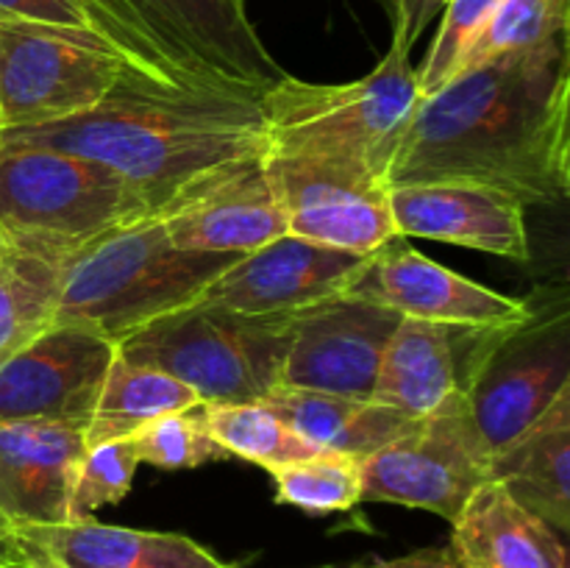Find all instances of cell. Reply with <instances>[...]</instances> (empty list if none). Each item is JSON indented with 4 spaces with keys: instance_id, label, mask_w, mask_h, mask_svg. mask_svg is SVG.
Listing matches in <instances>:
<instances>
[{
    "instance_id": "6da1fadb",
    "label": "cell",
    "mask_w": 570,
    "mask_h": 568,
    "mask_svg": "<svg viewBox=\"0 0 570 568\" xmlns=\"http://www.w3.org/2000/svg\"><path fill=\"white\" fill-rule=\"evenodd\" d=\"M568 33L460 72L410 111L387 184H479L523 206L570 193Z\"/></svg>"
},
{
    "instance_id": "7a4b0ae2",
    "label": "cell",
    "mask_w": 570,
    "mask_h": 568,
    "mask_svg": "<svg viewBox=\"0 0 570 568\" xmlns=\"http://www.w3.org/2000/svg\"><path fill=\"white\" fill-rule=\"evenodd\" d=\"M0 143L89 156L128 178L156 212L209 173L267 154L259 95L187 89L139 72H128L95 109L3 128Z\"/></svg>"
},
{
    "instance_id": "3957f363",
    "label": "cell",
    "mask_w": 570,
    "mask_h": 568,
    "mask_svg": "<svg viewBox=\"0 0 570 568\" xmlns=\"http://www.w3.org/2000/svg\"><path fill=\"white\" fill-rule=\"evenodd\" d=\"M393 39L367 76L348 84H309L287 76L259 95L271 156H332L367 165L387 178L390 159L415 104L412 14H390Z\"/></svg>"
},
{
    "instance_id": "277c9868",
    "label": "cell",
    "mask_w": 570,
    "mask_h": 568,
    "mask_svg": "<svg viewBox=\"0 0 570 568\" xmlns=\"http://www.w3.org/2000/svg\"><path fill=\"white\" fill-rule=\"evenodd\" d=\"M237 256L243 254L176 248L159 215L142 217L67 262L50 326L83 329L117 345L148 323L195 304Z\"/></svg>"
},
{
    "instance_id": "5b68a950",
    "label": "cell",
    "mask_w": 570,
    "mask_h": 568,
    "mask_svg": "<svg viewBox=\"0 0 570 568\" xmlns=\"http://www.w3.org/2000/svg\"><path fill=\"white\" fill-rule=\"evenodd\" d=\"M293 315H248L195 301L128 334L117 356L170 373L200 404H254L282 382Z\"/></svg>"
},
{
    "instance_id": "8992f818",
    "label": "cell",
    "mask_w": 570,
    "mask_h": 568,
    "mask_svg": "<svg viewBox=\"0 0 570 568\" xmlns=\"http://www.w3.org/2000/svg\"><path fill=\"white\" fill-rule=\"evenodd\" d=\"M150 200L111 167L45 145L0 143V232L76 256L142 217Z\"/></svg>"
},
{
    "instance_id": "52a82bcc",
    "label": "cell",
    "mask_w": 570,
    "mask_h": 568,
    "mask_svg": "<svg viewBox=\"0 0 570 568\" xmlns=\"http://www.w3.org/2000/svg\"><path fill=\"white\" fill-rule=\"evenodd\" d=\"M134 72L92 31L0 22V131L95 109Z\"/></svg>"
},
{
    "instance_id": "ba28073f",
    "label": "cell",
    "mask_w": 570,
    "mask_h": 568,
    "mask_svg": "<svg viewBox=\"0 0 570 568\" xmlns=\"http://www.w3.org/2000/svg\"><path fill=\"white\" fill-rule=\"evenodd\" d=\"M570 390V306L566 290L529 298V315L495 334L468 388V407L490 451L532 427Z\"/></svg>"
},
{
    "instance_id": "9c48e42d",
    "label": "cell",
    "mask_w": 570,
    "mask_h": 568,
    "mask_svg": "<svg viewBox=\"0 0 570 568\" xmlns=\"http://www.w3.org/2000/svg\"><path fill=\"white\" fill-rule=\"evenodd\" d=\"M490 445L473 423L468 395L456 393L410 432L362 460V501L438 512L454 523L490 482Z\"/></svg>"
},
{
    "instance_id": "30bf717a",
    "label": "cell",
    "mask_w": 570,
    "mask_h": 568,
    "mask_svg": "<svg viewBox=\"0 0 570 568\" xmlns=\"http://www.w3.org/2000/svg\"><path fill=\"white\" fill-rule=\"evenodd\" d=\"M265 165L293 237L362 256L395 237L390 184L367 165L271 154Z\"/></svg>"
},
{
    "instance_id": "8fae6325",
    "label": "cell",
    "mask_w": 570,
    "mask_h": 568,
    "mask_svg": "<svg viewBox=\"0 0 570 568\" xmlns=\"http://www.w3.org/2000/svg\"><path fill=\"white\" fill-rule=\"evenodd\" d=\"M167 53L204 87L262 95L287 78L237 0H131Z\"/></svg>"
},
{
    "instance_id": "7c38bea8",
    "label": "cell",
    "mask_w": 570,
    "mask_h": 568,
    "mask_svg": "<svg viewBox=\"0 0 570 568\" xmlns=\"http://www.w3.org/2000/svg\"><path fill=\"white\" fill-rule=\"evenodd\" d=\"M117 345L72 326H48L0 360V423L87 429Z\"/></svg>"
},
{
    "instance_id": "4fadbf2b",
    "label": "cell",
    "mask_w": 570,
    "mask_h": 568,
    "mask_svg": "<svg viewBox=\"0 0 570 568\" xmlns=\"http://www.w3.org/2000/svg\"><path fill=\"white\" fill-rule=\"evenodd\" d=\"M399 312L340 293L295 310L278 388L371 399Z\"/></svg>"
},
{
    "instance_id": "5bb4252c",
    "label": "cell",
    "mask_w": 570,
    "mask_h": 568,
    "mask_svg": "<svg viewBox=\"0 0 570 568\" xmlns=\"http://www.w3.org/2000/svg\"><path fill=\"white\" fill-rule=\"evenodd\" d=\"M345 293L387 306L401 317L451 326H507L529 315V298H510L449 271L401 234L367 254Z\"/></svg>"
},
{
    "instance_id": "9a60e30c",
    "label": "cell",
    "mask_w": 570,
    "mask_h": 568,
    "mask_svg": "<svg viewBox=\"0 0 570 568\" xmlns=\"http://www.w3.org/2000/svg\"><path fill=\"white\" fill-rule=\"evenodd\" d=\"M156 215L176 248L204 254H250L287 234L265 156L209 173Z\"/></svg>"
},
{
    "instance_id": "2e32d148",
    "label": "cell",
    "mask_w": 570,
    "mask_h": 568,
    "mask_svg": "<svg viewBox=\"0 0 570 568\" xmlns=\"http://www.w3.org/2000/svg\"><path fill=\"white\" fill-rule=\"evenodd\" d=\"M365 262L367 254H351L284 234L237 256L198 301L248 315L295 312L345 293Z\"/></svg>"
},
{
    "instance_id": "e0dca14e",
    "label": "cell",
    "mask_w": 570,
    "mask_h": 568,
    "mask_svg": "<svg viewBox=\"0 0 570 568\" xmlns=\"http://www.w3.org/2000/svg\"><path fill=\"white\" fill-rule=\"evenodd\" d=\"M501 329L401 317L384 345L371 399L415 421L432 415L451 395L468 393L479 362Z\"/></svg>"
},
{
    "instance_id": "ac0fdd59",
    "label": "cell",
    "mask_w": 570,
    "mask_h": 568,
    "mask_svg": "<svg viewBox=\"0 0 570 568\" xmlns=\"http://www.w3.org/2000/svg\"><path fill=\"white\" fill-rule=\"evenodd\" d=\"M395 234L438 239L515 262L532 259L527 206L479 184H406L390 189Z\"/></svg>"
},
{
    "instance_id": "d6986e66",
    "label": "cell",
    "mask_w": 570,
    "mask_h": 568,
    "mask_svg": "<svg viewBox=\"0 0 570 568\" xmlns=\"http://www.w3.org/2000/svg\"><path fill=\"white\" fill-rule=\"evenodd\" d=\"M83 454V429L0 423V510L17 532L70 523V496Z\"/></svg>"
},
{
    "instance_id": "ffe728a7",
    "label": "cell",
    "mask_w": 570,
    "mask_h": 568,
    "mask_svg": "<svg viewBox=\"0 0 570 568\" xmlns=\"http://www.w3.org/2000/svg\"><path fill=\"white\" fill-rule=\"evenodd\" d=\"M20 535L59 568H239L187 535L111 527L95 518Z\"/></svg>"
},
{
    "instance_id": "44dd1931",
    "label": "cell",
    "mask_w": 570,
    "mask_h": 568,
    "mask_svg": "<svg viewBox=\"0 0 570 568\" xmlns=\"http://www.w3.org/2000/svg\"><path fill=\"white\" fill-rule=\"evenodd\" d=\"M449 546L468 568H570L566 538L499 482H484L468 499Z\"/></svg>"
},
{
    "instance_id": "7402d4cb",
    "label": "cell",
    "mask_w": 570,
    "mask_h": 568,
    "mask_svg": "<svg viewBox=\"0 0 570 568\" xmlns=\"http://www.w3.org/2000/svg\"><path fill=\"white\" fill-rule=\"evenodd\" d=\"M490 482H499L523 510L570 532V390L538 421L490 457Z\"/></svg>"
},
{
    "instance_id": "603a6c76",
    "label": "cell",
    "mask_w": 570,
    "mask_h": 568,
    "mask_svg": "<svg viewBox=\"0 0 570 568\" xmlns=\"http://www.w3.org/2000/svg\"><path fill=\"white\" fill-rule=\"evenodd\" d=\"M262 404L276 412L315 451H334L356 460L376 454L415 427V418L373 399L317 390L276 388Z\"/></svg>"
},
{
    "instance_id": "cb8c5ba5",
    "label": "cell",
    "mask_w": 570,
    "mask_h": 568,
    "mask_svg": "<svg viewBox=\"0 0 570 568\" xmlns=\"http://www.w3.org/2000/svg\"><path fill=\"white\" fill-rule=\"evenodd\" d=\"M70 259L0 232V360L53 323Z\"/></svg>"
},
{
    "instance_id": "d4e9b609",
    "label": "cell",
    "mask_w": 570,
    "mask_h": 568,
    "mask_svg": "<svg viewBox=\"0 0 570 568\" xmlns=\"http://www.w3.org/2000/svg\"><path fill=\"white\" fill-rule=\"evenodd\" d=\"M195 404H200L195 390L173 379L170 373H161L148 365H134L115 354L98 401H95L92 418L83 429L87 449L109 443V440L131 438L145 423Z\"/></svg>"
},
{
    "instance_id": "484cf974",
    "label": "cell",
    "mask_w": 570,
    "mask_h": 568,
    "mask_svg": "<svg viewBox=\"0 0 570 568\" xmlns=\"http://www.w3.org/2000/svg\"><path fill=\"white\" fill-rule=\"evenodd\" d=\"M76 11H81L95 33L117 50L122 61L139 76L159 84H176L187 89H209L195 81L161 45L154 28L142 20L131 0H67ZM237 95V92H234Z\"/></svg>"
},
{
    "instance_id": "4316f807",
    "label": "cell",
    "mask_w": 570,
    "mask_h": 568,
    "mask_svg": "<svg viewBox=\"0 0 570 568\" xmlns=\"http://www.w3.org/2000/svg\"><path fill=\"white\" fill-rule=\"evenodd\" d=\"M206 423L217 443L232 457L262 466L265 471L315 454L282 418L262 401L254 404H204Z\"/></svg>"
},
{
    "instance_id": "83f0119b",
    "label": "cell",
    "mask_w": 570,
    "mask_h": 568,
    "mask_svg": "<svg viewBox=\"0 0 570 568\" xmlns=\"http://www.w3.org/2000/svg\"><path fill=\"white\" fill-rule=\"evenodd\" d=\"M568 28L570 0H499L479 37L462 56L454 76L476 70L499 56L540 48V45L568 33Z\"/></svg>"
},
{
    "instance_id": "f1b7e54d",
    "label": "cell",
    "mask_w": 570,
    "mask_h": 568,
    "mask_svg": "<svg viewBox=\"0 0 570 568\" xmlns=\"http://www.w3.org/2000/svg\"><path fill=\"white\" fill-rule=\"evenodd\" d=\"M278 505L312 516L348 512L362 501V460L334 451H315L271 471Z\"/></svg>"
},
{
    "instance_id": "f546056e",
    "label": "cell",
    "mask_w": 570,
    "mask_h": 568,
    "mask_svg": "<svg viewBox=\"0 0 570 568\" xmlns=\"http://www.w3.org/2000/svg\"><path fill=\"white\" fill-rule=\"evenodd\" d=\"M131 440L137 445L139 462H148L161 471H187V468H200L204 462L232 457L212 434L204 404L156 418L134 432Z\"/></svg>"
},
{
    "instance_id": "4dcf8cb0",
    "label": "cell",
    "mask_w": 570,
    "mask_h": 568,
    "mask_svg": "<svg viewBox=\"0 0 570 568\" xmlns=\"http://www.w3.org/2000/svg\"><path fill=\"white\" fill-rule=\"evenodd\" d=\"M139 454L131 438L89 445L70 496V521L92 518L98 507L117 505L131 493Z\"/></svg>"
},
{
    "instance_id": "1f68e13d",
    "label": "cell",
    "mask_w": 570,
    "mask_h": 568,
    "mask_svg": "<svg viewBox=\"0 0 570 568\" xmlns=\"http://www.w3.org/2000/svg\"><path fill=\"white\" fill-rule=\"evenodd\" d=\"M495 6H499V0H449L445 3L438 37H434L423 67L417 70V92H421V98H429V95H434L451 81L462 56L468 53V48L479 37Z\"/></svg>"
},
{
    "instance_id": "d6a6232c",
    "label": "cell",
    "mask_w": 570,
    "mask_h": 568,
    "mask_svg": "<svg viewBox=\"0 0 570 568\" xmlns=\"http://www.w3.org/2000/svg\"><path fill=\"white\" fill-rule=\"evenodd\" d=\"M0 22H33V26L92 31L81 11L72 9L67 0H0Z\"/></svg>"
},
{
    "instance_id": "836d02e7",
    "label": "cell",
    "mask_w": 570,
    "mask_h": 568,
    "mask_svg": "<svg viewBox=\"0 0 570 568\" xmlns=\"http://www.w3.org/2000/svg\"><path fill=\"white\" fill-rule=\"evenodd\" d=\"M56 566L48 555L28 543L14 523L0 510V568H50Z\"/></svg>"
},
{
    "instance_id": "e575fe53",
    "label": "cell",
    "mask_w": 570,
    "mask_h": 568,
    "mask_svg": "<svg viewBox=\"0 0 570 568\" xmlns=\"http://www.w3.org/2000/svg\"><path fill=\"white\" fill-rule=\"evenodd\" d=\"M376 568H468L465 562L456 557L451 546H440V549H421L412 555L395 557V560L379 562Z\"/></svg>"
},
{
    "instance_id": "d590c367",
    "label": "cell",
    "mask_w": 570,
    "mask_h": 568,
    "mask_svg": "<svg viewBox=\"0 0 570 568\" xmlns=\"http://www.w3.org/2000/svg\"><path fill=\"white\" fill-rule=\"evenodd\" d=\"M445 3H449V0H415V26H412L415 37H421V31L429 26V20L434 17V11Z\"/></svg>"
},
{
    "instance_id": "8d00e7d4",
    "label": "cell",
    "mask_w": 570,
    "mask_h": 568,
    "mask_svg": "<svg viewBox=\"0 0 570 568\" xmlns=\"http://www.w3.org/2000/svg\"><path fill=\"white\" fill-rule=\"evenodd\" d=\"M384 6H387V14H393V11L399 9H406L412 14V26H415V0H384Z\"/></svg>"
},
{
    "instance_id": "74e56055",
    "label": "cell",
    "mask_w": 570,
    "mask_h": 568,
    "mask_svg": "<svg viewBox=\"0 0 570 568\" xmlns=\"http://www.w3.org/2000/svg\"><path fill=\"white\" fill-rule=\"evenodd\" d=\"M321 568H373V566H321Z\"/></svg>"
},
{
    "instance_id": "f35d334b",
    "label": "cell",
    "mask_w": 570,
    "mask_h": 568,
    "mask_svg": "<svg viewBox=\"0 0 570 568\" xmlns=\"http://www.w3.org/2000/svg\"><path fill=\"white\" fill-rule=\"evenodd\" d=\"M237 3H245V0H237Z\"/></svg>"
},
{
    "instance_id": "ab89813d",
    "label": "cell",
    "mask_w": 570,
    "mask_h": 568,
    "mask_svg": "<svg viewBox=\"0 0 570 568\" xmlns=\"http://www.w3.org/2000/svg\"><path fill=\"white\" fill-rule=\"evenodd\" d=\"M50 568H59V566H50Z\"/></svg>"
},
{
    "instance_id": "60d3db41",
    "label": "cell",
    "mask_w": 570,
    "mask_h": 568,
    "mask_svg": "<svg viewBox=\"0 0 570 568\" xmlns=\"http://www.w3.org/2000/svg\"><path fill=\"white\" fill-rule=\"evenodd\" d=\"M373 568H376V566H373Z\"/></svg>"
}]
</instances>
